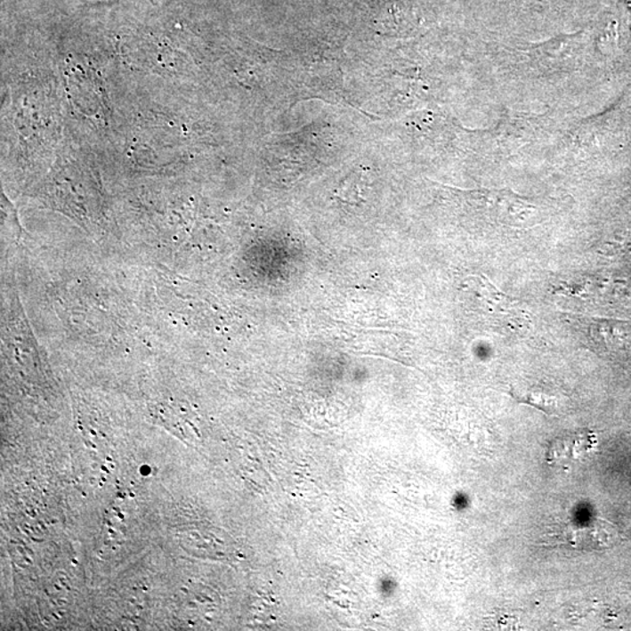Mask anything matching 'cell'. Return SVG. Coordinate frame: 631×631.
I'll list each match as a JSON object with an SVG mask.
<instances>
[{
  "instance_id": "2",
  "label": "cell",
  "mask_w": 631,
  "mask_h": 631,
  "mask_svg": "<svg viewBox=\"0 0 631 631\" xmlns=\"http://www.w3.org/2000/svg\"><path fill=\"white\" fill-rule=\"evenodd\" d=\"M461 196L487 225L522 229L537 212L535 205L509 190H476Z\"/></svg>"
},
{
  "instance_id": "6",
  "label": "cell",
  "mask_w": 631,
  "mask_h": 631,
  "mask_svg": "<svg viewBox=\"0 0 631 631\" xmlns=\"http://www.w3.org/2000/svg\"><path fill=\"white\" fill-rule=\"evenodd\" d=\"M510 394L517 401L536 407L548 416H554L558 412L559 400L552 395L541 393V392H528V393L519 395L514 391H510Z\"/></svg>"
},
{
  "instance_id": "1",
  "label": "cell",
  "mask_w": 631,
  "mask_h": 631,
  "mask_svg": "<svg viewBox=\"0 0 631 631\" xmlns=\"http://www.w3.org/2000/svg\"><path fill=\"white\" fill-rule=\"evenodd\" d=\"M463 290L469 311L492 331L522 332L531 323L522 304L502 293L485 276H470Z\"/></svg>"
},
{
  "instance_id": "4",
  "label": "cell",
  "mask_w": 631,
  "mask_h": 631,
  "mask_svg": "<svg viewBox=\"0 0 631 631\" xmlns=\"http://www.w3.org/2000/svg\"><path fill=\"white\" fill-rule=\"evenodd\" d=\"M586 327L588 342L596 350L615 351L631 346V326L619 320L578 319Z\"/></svg>"
},
{
  "instance_id": "3",
  "label": "cell",
  "mask_w": 631,
  "mask_h": 631,
  "mask_svg": "<svg viewBox=\"0 0 631 631\" xmlns=\"http://www.w3.org/2000/svg\"><path fill=\"white\" fill-rule=\"evenodd\" d=\"M618 528L611 522L596 521L586 526L566 529L560 535H554L548 540L550 545H562L573 550L592 551L611 547L619 540Z\"/></svg>"
},
{
  "instance_id": "5",
  "label": "cell",
  "mask_w": 631,
  "mask_h": 631,
  "mask_svg": "<svg viewBox=\"0 0 631 631\" xmlns=\"http://www.w3.org/2000/svg\"><path fill=\"white\" fill-rule=\"evenodd\" d=\"M595 447V438L591 432H577L556 439L548 448L546 458L550 465L578 461L587 457Z\"/></svg>"
}]
</instances>
